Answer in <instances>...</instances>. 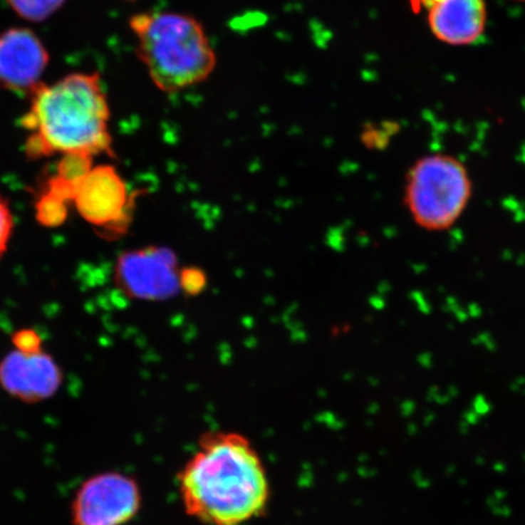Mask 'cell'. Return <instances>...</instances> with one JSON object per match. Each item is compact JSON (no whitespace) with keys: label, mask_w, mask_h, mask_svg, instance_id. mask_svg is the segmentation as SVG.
<instances>
[{"label":"cell","mask_w":525,"mask_h":525,"mask_svg":"<svg viewBox=\"0 0 525 525\" xmlns=\"http://www.w3.org/2000/svg\"><path fill=\"white\" fill-rule=\"evenodd\" d=\"M187 517L202 525H247L271 501L264 459L252 440L236 430L203 435L177 474Z\"/></svg>","instance_id":"obj_1"},{"label":"cell","mask_w":525,"mask_h":525,"mask_svg":"<svg viewBox=\"0 0 525 525\" xmlns=\"http://www.w3.org/2000/svg\"><path fill=\"white\" fill-rule=\"evenodd\" d=\"M29 95L21 118L28 157L111 152L110 106L98 73H71L39 84Z\"/></svg>","instance_id":"obj_2"},{"label":"cell","mask_w":525,"mask_h":525,"mask_svg":"<svg viewBox=\"0 0 525 525\" xmlns=\"http://www.w3.org/2000/svg\"><path fill=\"white\" fill-rule=\"evenodd\" d=\"M129 26L137 37V56L162 91L196 85L214 70V50L194 17L172 11L137 14Z\"/></svg>","instance_id":"obj_3"},{"label":"cell","mask_w":525,"mask_h":525,"mask_svg":"<svg viewBox=\"0 0 525 525\" xmlns=\"http://www.w3.org/2000/svg\"><path fill=\"white\" fill-rule=\"evenodd\" d=\"M471 196L466 167L449 155L420 158L406 177V207L415 223L428 232L450 229L466 211Z\"/></svg>","instance_id":"obj_4"},{"label":"cell","mask_w":525,"mask_h":525,"mask_svg":"<svg viewBox=\"0 0 525 525\" xmlns=\"http://www.w3.org/2000/svg\"><path fill=\"white\" fill-rule=\"evenodd\" d=\"M142 509V492L134 477L106 471L79 485L70 506L72 525H127Z\"/></svg>","instance_id":"obj_5"},{"label":"cell","mask_w":525,"mask_h":525,"mask_svg":"<svg viewBox=\"0 0 525 525\" xmlns=\"http://www.w3.org/2000/svg\"><path fill=\"white\" fill-rule=\"evenodd\" d=\"M135 197L115 167L100 165L77 184L72 202L88 224L118 237L132 223Z\"/></svg>","instance_id":"obj_6"},{"label":"cell","mask_w":525,"mask_h":525,"mask_svg":"<svg viewBox=\"0 0 525 525\" xmlns=\"http://www.w3.org/2000/svg\"><path fill=\"white\" fill-rule=\"evenodd\" d=\"M180 271L173 252L160 247L135 249L120 256L115 282L128 297L165 301L180 290Z\"/></svg>","instance_id":"obj_7"},{"label":"cell","mask_w":525,"mask_h":525,"mask_svg":"<svg viewBox=\"0 0 525 525\" xmlns=\"http://www.w3.org/2000/svg\"><path fill=\"white\" fill-rule=\"evenodd\" d=\"M63 373L53 356L41 350L25 354L14 349L0 361V387L25 404H38L55 397Z\"/></svg>","instance_id":"obj_8"},{"label":"cell","mask_w":525,"mask_h":525,"mask_svg":"<svg viewBox=\"0 0 525 525\" xmlns=\"http://www.w3.org/2000/svg\"><path fill=\"white\" fill-rule=\"evenodd\" d=\"M50 56L33 31L13 27L0 32V88L31 94L41 84Z\"/></svg>","instance_id":"obj_9"},{"label":"cell","mask_w":525,"mask_h":525,"mask_svg":"<svg viewBox=\"0 0 525 525\" xmlns=\"http://www.w3.org/2000/svg\"><path fill=\"white\" fill-rule=\"evenodd\" d=\"M427 10L432 32L449 44L464 46L476 42L485 28L484 0H435Z\"/></svg>","instance_id":"obj_10"},{"label":"cell","mask_w":525,"mask_h":525,"mask_svg":"<svg viewBox=\"0 0 525 525\" xmlns=\"http://www.w3.org/2000/svg\"><path fill=\"white\" fill-rule=\"evenodd\" d=\"M66 201L56 194L46 191L41 194L36 203V217L38 223L46 228H58L66 222L68 206Z\"/></svg>","instance_id":"obj_11"},{"label":"cell","mask_w":525,"mask_h":525,"mask_svg":"<svg viewBox=\"0 0 525 525\" xmlns=\"http://www.w3.org/2000/svg\"><path fill=\"white\" fill-rule=\"evenodd\" d=\"M17 16L26 21L42 22L53 16L67 0H6Z\"/></svg>","instance_id":"obj_12"},{"label":"cell","mask_w":525,"mask_h":525,"mask_svg":"<svg viewBox=\"0 0 525 525\" xmlns=\"http://www.w3.org/2000/svg\"><path fill=\"white\" fill-rule=\"evenodd\" d=\"M93 156L87 153H67L63 155L58 167L56 174L60 180L77 187L82 179L87 175L88 172L93 168Z\"/></svg>","instance_id":"obj_13"},{"label":"cell","mask_w":525,"mask_h":525,"mask_svg":"<svg viewBox=\"0 0 525 525\" xmlns=\"http://www.w3.org/2000/svg\"><path fill=\"white\" fill-rule=\"evenodd\" d=\"M11 342L15 350L25 354H33L43 350L42 337L32 328H22L15 332L11 336Z\"/></svg>","instance_id":"obj_14"},{"label":"cell","mask_w":525,"mask_h":525,"mask_svg":"<svg viewBox=\"0 0 525 525\" xmlns=\"http://www.w3.org/2000/svg\"><path fill=\"white\" fill-rule=\"evenodd\" d=\"M206 275L203 274L202 270L197 268H187V269L180 271V277H179V284H180V290L184 291L185 293L194 296V294L202 292L203 289L206 287Z\"/></svg>","instance_id":"obj_15"},{"label":"cell","mask_w":525,"mask_h":525,"mask_svg":"<svg viewBox=\"0 0 525 525\" xmlns=\"http://www.w3.org/2000/svg\"><path fill=\"white\" fill-rule=\"evenodd\" d=\"M14 230V217L8 202L0 196V259L8 251Z\"/></svg>","instance_id":"obj_16"},{"label":"cell","mask_w":525,"mask_h":525,"mask_svg":"<svg viewBox=\"0 0 525 525\" xmlns=\"http://www.w3.org/2000/svg\"><path fill=\"white\" fill-rule=\"evenodd\" d=\"M435 1V0H410L415 11H420L422 9H428Z\"/></svg>","instance_id":"obj_17"}]
</instances>
